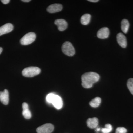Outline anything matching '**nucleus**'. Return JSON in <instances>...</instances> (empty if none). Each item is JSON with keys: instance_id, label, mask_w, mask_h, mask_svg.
Segmentation results:
<instances>
[{"instance_id": "nucleus-18", "label": "nucleus", "mask_w": 133, "mask_h": 133, "mask_svg": "<svg viewBox=\"0 0 133 133\" xmlns=\"http://www.w3.org/2000/svg\"><path fill=\"white\" fill-rule=\"evenodd\" d=\"M112 130V127L111 124H107L105 125L104 128L101 129L102 133H109L111 132Z\"/></svg>"}, {"instance_id": "nucleus-3", "label": "nucleus", "mask_w": 133, "mask_h": 133, "mask_svg": "<svg viewBox=\"0 0 133 133\" xmlns=\"http://www.w3.org/2000/svg\"><path fill=\"white\" fill-rule=\"evenodd\" d=\"M62 52L66 56L72 57L75 54V49L71 43L66 42L63 44L62 46Z\"/></svg>"}, {"instance_id": "nucleus-10", "label": "nucleus", "mask_w": 133, "mask_h": 133, "mask_svg": "<svg viewBox=\"0 0 133 133\" xmlns=\"http://www.w3.org/2000/svg\"><path fill=\"white\" fill-rule=\"evenodd\" d=\"M116 39L118 43L121 47L123 48H126L127 46V38L122 33H119L116 36Z\"/></svg>"}, {"instance_id": "nucleus-11", "label": "nucleus", "mask_w": 133, "mask_h": 133, "mask_svg": "<svg viewBox=\"0 0 133 133\" xmlns=\"http://www.w3.org/2000/svg\"><path fill=\"white\" fill-rule=\"evenodd\" d=\"M63 9V6L60 4H54L50 5L47 8V11L50 13H55L60 12Z\"/></svg>"}, {"instance_id": "nucleus-5", "label": "nucleus", "mask_w": 133, "mask_h": 133, "mask_svg": "<svg viewBox=\"0 0 133 133\" xmlns=\"http://www.w3.org/2000/svg\"><path fill=\"white\" fill-rule=\"evenodd\" d=\"M54 126L51 124H46L37 129V133H51L54 130Z\"/></svg>"}, {"instance_id": "nucleus-25", "label": "nucleus", "mask_w": 133, "mask_h": 133, "mask_svg": "<svg viewBox=\"0 0 133 133\" xmlns=\"http://www.w3.org/2000/svg\"><path fill=\"white\" fill-rule=\"evenodd\" d=\"M3 50L2 48H0V54L1 53V52H2Z\"/></svg>"}, {"instance_id": "nucleus-16", "label": "nucleus", "mask_w": 133, "mask_h": 133, "mask_svg": "<svg viewBox=\"0 0 133 133\" xmlns=\"http://www.w3.org/2000/svg\"><path fill=\"white\" fill-rule=\"evenodd\" d=\"M129 27V23L127 19H124L121 22L122 30L124 33H127Z\"/></svg>"}, {"instance_id": "nucleus-2", "label": "nucleus", "mask_w": 133, "mask_h": 133, "mask_svg": "<svg viewBox=\"0 0 133 133\" xmlns=\"http://www.w3.org/2000/svg\"><path fill=\"white\" fill-rule=\"evenodd\" d=\"M41 72V69L38 67L29 66L23 69L22 74L26 77H32L40 74Z\"/></svg>"}, {"instance_id": "nucleus-26", "label": "nucleus", "mask_w": 133, "mask_h": 133, "mask_svg": "<svg viewBox=\"0 0 133 133\" xmlns=\"http://www.w3.org/2000/svg\"><path fill=\"white\" fill-rule=\"evenodd\" d=\"M101 130V129L100 128H97V129H96V131H97V132H98V131H99Z\"/></svg>"}, {"instance_id": "nucleus-22", "label": "nucleus", "mask_w": 133, "mask_h": 133, "mask_svg": "<svg viewBox=\"0 0 133 133\" xmlns=\"http://www.w3.org/2000/svg\"><path fill=\"white\" fill-rule=\"evenodd\" d=\"M1 1L2 2L3 4L6 5V4H8L10 2V0H2V1Z\"/></svg>"}, {"instance_id": "nucleus-13", "label": "nucleus", "mask_w": 133, "mask_h": 133, "mask_svg": "<svg viewBox=\"0 0 133 133\" xmlns=\"http://www.w3.org/2000/svg\"><path fill=\"white\" fill-rule=\"evenodd\" d=\"M22 108L23 111H22V115L24 118L27 119L31 118V114L29 109V106L27 103L24 102L22 104Z\"/></svg>"}, {"instance_id": "nucleus-24", "label": "nucleus", "mask_w": 133, "mask_h": 133, "mask_svg": "<svg viewBox=\"0 0 133 133\" xmlns=\"http://www.w3.org/2000/svg\"><path fill=\"white\" fill-rule=\"evenodd\" d=\"M22 1L23 2H29L31 1H30V0H22Z\"/></svg>"}, {"instance_id": "nucleus-19", "label": "nucleus", "mask_w": 133, "mask_h": 133, "mask_svg": "<svg viewBox=\"0 0 133 133\" xmlns=\"http://www.w3.org/2000/svg\"><path fill=\"white\" fill-rule=\"evenodd\" d=\"M127 86L130 92L133 95V78H130L128 80Z\"/></svg>"}, {"instance_id": "nucleus-6", "label": "nucleus", "mask_w": 133, "mask_h": 133, "mask_svg": "<svg viewBox=\"0 0 133 133\" xmlns=\"http://www.w3.org/2000/svg\"><path fill=\"white\" fill-rule=\"evenodd\" d=\"M51 104H52L56 109H59L63 107V101L59 95L54 94Z\"/></svg>"}, {"instance_id": "nucleus-1", "label": "nucleus", "mask_w": 133, "mask_h": 133, "mask_svg": "<svg viewBox=\"0 0 133 133\" xmlns=\"http://www.w3.org/2000/svg\"><path fill=\"white\" fill-rule=\"evenodd\" d=\"M99 75L98 73L93 72H86L81 76V84L84 88H90L94 84L99 80Z\"/></svg>"}, {"instance_id": "nucleus-17", "label": "nucleus", "mask_w": 133, "mask_h": 133, "mask_svg": "<svg viewBox=\"0 0 133 133\" xmlns=\"http://www.w3.org/2000/svg\"><path fill=\"white\" fill-rule=\"evenodd\" d=\"M101 100L100 98L97 97L93 99L90 102V105L93 108H97L98 107L100 104Z\"/></svg>"}, {"instance_id": "nucleus-7", "label": "nucleus", "mask_w": 133, "mask_h": 133, "mask_svg": "<svg viewBox=\"0 0 133 133\" xmlns=\"http://www.w3.org/2000/svg\"><path fill=\"white\" fill-rule=\"evenodd\" d=\"M55 24L57 26L58 30L61 31L66 30L68 26L67 22L63 19H56L55 21Z\"/></svg>"}, {"instance_id": "nucleus-9", "label": "nucleus", "mask_w": 133, "mask_h": 133, "mask_svg": "<svg viewBox=\"0 0 133 133\" xmlns=\"http://www.w3.org/2000/svg\"><path fill=\"white\" fill-rule=\"evenodd\" d=\"M14 26L10 23H8L0 27V36L9 33L13 31Z\"/></svg>"}, {"instance_id": "nucleus-8", "label": "nucleus", "mask_w": 133, "mask_h": 133, "mask_svg": "<svg viewBox=\"0 0 133 133\" xmlns=\"http://www.w3.org/2000/svg\"><path fill=\"white\" fill-rule=\"evenodd\" d=\"M109 35V29L106 27H104L100 29L98 31L97 36L100 39H105L107 38Z\"/></svg>"}, {"instance_id": "nucleus-12", "label": "nucleus", "mask_w": 133, "mask_h": 133, "mask_svg": "<svg viewBox=\"0 0 133 133\" xmlns=\"http://www.w3.org/2000/svg\"><path fill=\"white\" fill-rule=\"evenodd\" d=\"M0 101L4 105H7L8 104L9 101V92L6 89L3 91L0 92Z\"/></svg>"}, {"instance_id": "nucleus-23", "label": "nucleus", "mask_w": 133, "mask_h": 133, "mask_svg": "<svg viewBox=\"0 0 133 133\" xmlns=\"http://www.w3.org/2000/svg\"><path fill=\"white\" fill-rule=\"evenodd\" d=\"M88 1L92 2H97L99 1L98 0H88Z\"/></svg>"}, {"instance_id": "nucleus-20", "label": "nucleus", "mask_w": 133, "mask_h": 133, "mask_svg": "<svg viewBox=\"0 0 133 133\" xmlns=\"http://www.w3.org/2000/svg\"><path fill=\"white\" fill-rule=\"evenodd\" d=\"M127 132V129L123 127L117 128L116 129V133H126Z\"/></svg>"}, {"instance_id": "nucleus-21", "label": "nucleus", "mask_w": 133, "mask_h": 133, "mask_svg": "<svg viewBox=\"0 0 133 133\" xmlns=\"http://www.w3.org/2000/svg\"><path fill=\"white\" fill-rule=\"evenodd\" d=\"M54 95V94L49 93L47 95V97H46V101L48 103L51 104Z\"/></svg>"}, {"instance_id": "nucleus-14", "label": "nucleus", "mask_w": 133, "mask_h": 133, "mask_svg": "<svg viewBox=\"0 0 133 133\" xmlns=\"http://www.w3.org/2000/svg\"><path fill=\"white\" fill-rule=\"evenodd\" d=\"M87 124L88 127L91 129L96 128L98 125V120L95 117L89 118L87 121Z\"/></svg>"}, {"instance_id": "nucleus-4", "label": "nucleus", "mask_w": 133, "mask_h": 133, "mask_svg": "<svg viewBox=\"0 0 133 133\" xmlns=\"http://www.w3.org/2000/svg\"><path fill=\"white\" fill-rule=\"evenodd\" d=\"M36 35L33 32H30L26 34L20 41L21 44L23 45H28L33 43L35 40Z\"/></svg>"}, {"instance_id": "nucleus-15", "label": "nucleus", "mask_w": 133, "mask_h": 133, "mask_svg": "<svg viewBox=\"0 0 133 133\" xmlns=\"http://www.w3.org/2000/svg\"><path fill=\"white\" fill-rule=\"evenodd\" d=\"M91 15L90 14H86L81 16L80 21L81 24L83 25H87L90 21Z\"/></svg>"}]
</instances>
